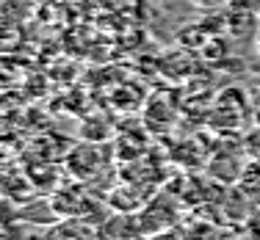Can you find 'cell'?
Wrapping results in <instances>:
<instances>
[{
	"label": "cell",
	"instance_id": "6da1fadb",
	"mask_svg": "<svg viewBox=\"0 0 260 240\" xmlns=\"http://www.w3.org/2000/svg\"><path fill=\"white\" fill-rule=\"evenodd\" d=\"M249 6H252V9H255V14L260 17V0H249Z\"/></svg>",
	"mask_w": 260,
	"mask_h": 240
},
{
	"label": "cell",
	"instance_id": "7a4b0ae2",
	"mask_svg": "<svg viewBox=\"0 0 260 240\" xmlns=\"http://www.w3.org/2000/svg\"><path fill=\"white\" fill-rule=\"evenodd\" d=\"M252 42H255V50H257V55H260V30H257V36H255Z\"/></svg>",
	"mask_w": 260,
	"mask_h": 240
},
{
	"label": "cell",
	"instance_id": "3957f363",
	"mask_svg": "<svg viewBox=\"0 0 260 240\" xmlns=\"http://www.w3.org/2000/svg\"><path fill=\"white\" fill-rule=\"evenodd\" d=\"M200 3H213V0H200Z\"/></svg>",
	"mask_w": 260,
	"mask_h": 240
},
{
	"label": "cell",
	"instance_id": "277c9868",
	"mask_svg": "<svg viewBox=\"0 0 260 240\" xmlns=\"http://www.w3.org/2000/svg\"><path fill=\"white\" fill-rule=\"evenodd\" d=\"M257 86H260V77H257Z\"/></svg>",
	"mask_w": 260,
	"mask_h": 240
}]
</instances>
